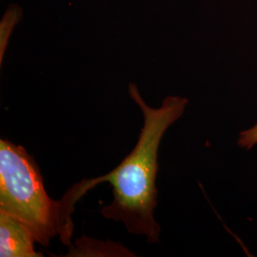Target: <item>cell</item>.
<instances>
[{
    "label": "cell",
    "instance_id": "1",
    "mask_svg": "<svg viewBox=\"0 0 257 257\" xmlns=\"http://www.w3.org/2000/svg\"><path fill=\"white\" fill-rule=\"evenodd\" d=\"M128 95L144 119L138 142L115 169L86 181L91 190L103 182L111 185L112 201L101 210L105 218L123 223L130 233L143 235L149 243H158L160 226L155 219L158 151L166 131L183 115L189 100L168 96L159 108H153L144 101L134 83L128 84Z\"/></svg>",
    "mask_w": 257,
    "mask_h": 257
},
{
    "label": "cell",
    "instance_id": "2",
    "mask_svg": "<svg viewBox=\"0 0 257 257\" xmlns=\"http://www.w3.org/2000/svg\"><path fill=\"white\" fill-rule=\"evenodd\" d=\"M83 195L75 184L62 199L54 200L47 193L35 157L21 145L0 140V211L24 223L37 243L48 247L58 236L65 246L72 245V215Z\"/></svg>",
    "mask_w": 257,
    "mask_h": 257
},
{
    "label": "cell",
    "instance_id": "3",
    "mask_svg": "<svg viewBox=\"0 0 257 257\" xmlns=\"http://www.w3.org/2000/svg\"><path fill=\"white\" fill-rule=\"evenodd\" d=\"M37 243L27 226L18 218L0 211V256L38 257Z\"/></svg>",
    "mask_w": 257,
    "mask_h": 257
},
{
    "label": "cell",
    "instance_id": "4",
    "mask_svg": "<svg viewBox=\"0 0 257 257\" xmlns=\"http://www.w3.org/2000/svg\"><path fill=\"white\" fill-rule=\"evenodd\" d=\"M67 256H135L122 245L84 237L71 245Z\"/></svg>",
    "mask_w": 257,
    "mask_h": 257
},
{
    "label": "cell",
    "instance_id": "5",
    "mask_svg": "<svg viewBox=\"0 0 257 257\" xmlns=\"http://www.w3.org/2000/svg\"><path fill=\"white\" fill-rule=\"evenodd\" d=\"M22 18V10L18 5H11L0 22V64L3 62V57L9 43L10 37L15 26Z\"/></svg>",
    "mask_w": 257,
    "mask_h": 257
},
{
    "label": "cell",
    "instance_id": "6",
    "mask_svg": "<svg viewBox=\"0 0 257 257\" xmlns=\"http://www.w3.org/2000/svg\"><path fill=\"white\" fill-rule=\"evenodd\" d=\"M239 147L250 150L257 144V124L252 128L241 132L237 140Z\"/></svg>",
    "mask_w": 257,
    "mask_h": 257
}]
</instances>
